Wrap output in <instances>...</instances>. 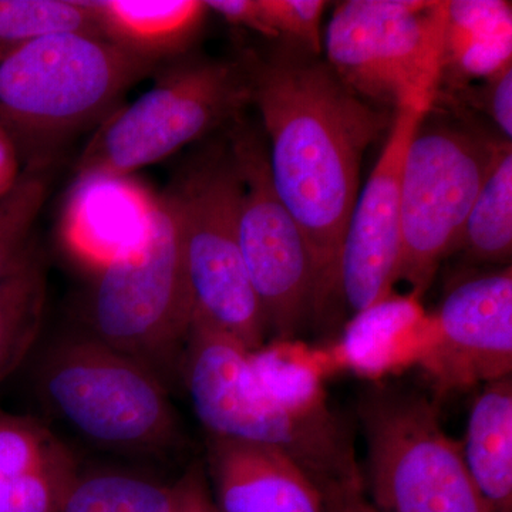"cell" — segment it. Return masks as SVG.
Wrapping results in <instances>:
<instances>
[{
  "label": "cell",
  "mask_w": 512,
  "mask_h": 512,
  "mask_svg": "<svg viewBox=\"0 0 512 512\" xmlns=\"http://www.w3.org/2000/svg\"><path fill=\"white\" fill-rule=\"evenodd\" d=\"M244 67L271 144L272 184L308 244L313 313L322 315L339 296L340 252L363 156L389 127V114L322 63L278 56Z\"/></svg>",
  "instance_id": "6da1fadb"
},
{
  "label": "cell",
  "mask_w": 512,
  "mask_h": 512,
  "mask_svg": "<svg viewBox=\"0 0 512 512\" xmlns=\"http://www.w3.org/2000/svg\"><path fill=\"white\" fill-rule=\"evenodd\" d=\"M180 372L208 436L282 451L326 495L362 488L348 430L332 410L303 413L262 384L251 352L210 323L192 319Z\"/></svg>",
  "instance_id": "7a4b0ae2"
},
{
  "label": "cell",
  "mask_w": 512,
  "mask_h": 512,
  "mask_svg": "<svg viewBox=\"0 0 512 512\" xmlns=\"http://www.w3.org/2000/svg\"><path fill=\"white\" fill-rule=\"evenodd\" d=\"M158 67L104 37L77 33L0 46V128L39 168L46 151L106 120Z\"/></svg>",
  "instance_id": "3957f363"
},
{
  "label": "cell",
  "mask_w": 512,
  "mask_h": 512,
  "mask_svg": "<svg viewBox=\"0 0 512 512\" xmlns=\"http://www.w3.org/2000/svg\"><path fill=\"white\" fill-rule=\"evenodd\" d=\"M33 386L45 412L93 446L161 456L180 441L167 384L82 330L40 350Z\"/></svg>",
  "instance_id": "277c9868"
},
{
  "label": "cell",
  "mask_w": 512,
  "mask_h": 512,
  "mask_svg": "<svg viewBox=\"0 0 512 512\" xmlns=\"http://www.w3.org/2000/svg\"><path fill=\"white\" fill-rule=\"evenodd\" d=\"M192 313L180 222L165 191L143 241L94 274L79 330L144 363L167 384L180 372Z\"/></svg>",
  "instance_id": "5b68a950"
},
{
  "label": "cell",
  "mask_w": 512,
  "mask_h": 512,
  "mask_svg": "<svg viewBox=\"0 0 512 512\" xmlns=\"http://www.w3.org/2000/svg\"><path fill=\"white\" fill-rule=\"evenodd\" d=\"M366 480L380 512H493L464 463L460 441L421 394L369 390L359 403Z\"/></svg>",
  "instance_id": "8992f818"
},
{
  "label": "cell",
  "mask_w": 512,
  "mask_h": 512,
  "mask_svg": "<svg viewBox=\"0 0 512 512\" xmlns=\"http://www.w3.org/2000/svg\"><path fill=\"white\" fill-rule=\"evenodd\" d=\"M447 3H340L326 29L328 66L366 101L430 110L444 70Z\"/></svg>",
  "instance_id": "52a82bcc"
},
{
  "label": "cell",
  "mask_w": 512,
  "mask_h": 512,
  "mask_svg": "<svg viewBox=\"0 0 512 512\" xmlns=\"http://www.w3.org/2000/svg\"><path fill=\"white\" fill-rule=\"evenodd\" d=\"M167 192L180 222L192 319L210 323L249 352L264 348L268 328L239 247L242 184L234 157L204 158Z\"/></svg>",
  "instance_id": "ba28073f"
},
{
  "label": "cell",
  "mask_w": 512,
  "mask_h": 512,
  "mask_svg": "<svg viewBox=\"0 0 512 512\" xmlns=\"http://www.w3.org/2000/svg\"><path fill=\"white\" fill-rule=\"evenodd\" d=\"M251 100L244 64L180 62L101 121L77 163L79 174L131 175L237 116Z\"/></svg>",
  "instance_id": "9c48e42d"
},
{
  "label": "cell",
  "mask_w": 512,
  "mask_h": 512,
  "mask_svg": "<svg viewBox=\"0 0 512 512\" xmlns=\"http://www.w3.org/2000/svg\"><path fill=\"white\" fill-rule=\"evenodd\" d=\"M424 120L407 147L400 183L397 281H406L414 298L429 289L441 261L460 245L500 148L463 128L426 126Z\"/></svg>",
  "instance_id": "30bf717a"
},
{
  "label": "cell",
  "mask_w": 512,
  "mask_h": 512,
  "mask_svg": "<svg viewBox=\"0 0 512 512\" xmlns=\"http://www.w3.org/2000/svg\"><path fill=\"white\" fill-rule=\"evenodd\" d=\"M237 131L231 154L242 184L239 247L268 333L285 342L313 315L311 254L275 192L265 147L251 131Z\"/></svg>",
  "instance_id": "8fae6325"
},
{
  "label": "cell",
  "mask_w": 512,
  "mask_h": 512,
  "mask_svg": "<svg viewBox=\"0 0 512 512\" xmlns=\"http://www.w3.org/2000/svg\"><path fill=\"white\" fill-rule=\"evenodd\" d=\"M421 107H400L372 174L350 214L339 264V296L353 316L392 295L400 259V183L407 147L423 120Z\"/></svg>",
  "instance_id": "7c38bea8"
},
{
  "label": "cell",
  "mask_w": 512,
  "mask_h": 512,
  "mask_svg": "<svg viewBox=\"0 0 512 512\" xmlns=\"http://www.w3.org/2000/svg\"><path fill=\"white\" fill-rule=\"evenodd\" d=\"M433 326L437 339L429 369L440 393L511 376V268L454 286Z\"/></svg>",
  "instance_id": "4fadbf2b"
},
{
  "label": "cell",
  "mask_w": 512,
  "mask_h": 512,
  "mask_svg": "<svg viewBox=\"0 0 512 512\" xmlns=\"http://www.w3.org/2000/svg\"><path fill=\"white\" fill-rule=\"evenodd\" d=\"M156 202L130 175L79 174L60 221L64 247L97 274L143 241Z\"/></svg>",
  "instance_id": "5bb4252c"
},
{
  "label": "cell",
  "mask_w": 512,
  "mask_h": 512,
  "mask_svg": "<svg viewBox=\"0 0 512 512\" xmlns=\"http://www.w3.org/2000/svg\"><path fill=\"white\" fill-rule=\"evenodd\" d=\"M207 464L217 512H328L325 491L274 447L208 436Z\"/></svg>",
  "instance_id": "9a60e30c"
},
{
  "label": "cell",
  "mask_w": 512,
  "mask_h": 512,
  "mask_svg": "<svg viewBox=\"0 0 512 512\" xmlns=\"http://www.w3.org/2000/svg\"><path fill=\"white\" fill-rule=\"evenodd\" d=\"M79 473L45 423L0 410V512H57Z\"/></svg>",
  "instance_id": "2e32d148"
},
{
  "label": "cell",
  "mask_w": 512,
  "mask_h": 512,
  "mask_svg": "<svg viewBox=\"0 0 512 512\" xmlns=\"http://www.w3.org/2000/svg\"><path fill=\"white\" fill-rule=\"evenodd\" d=\"M89 5L104 39L158 66L187 50L207 12L198 0H89Z\"/></svg>",
  "instance_id": "e0dca14e"
},
{
  "label": "cell",
  "mask_w": 512,
  "mask_h": 512,
  "mask_svg": "<svg viewBox=\"0 0 512 512\" xmlns=\"http://www.w3.org/2000/svg\"><path fill=\"white\" fill-rule=\"evenodd\" d=\"M464 463L493 512H512V379L485 384L468 416Z\"/></svg>",
  "instance_id": "ac0fdd59"
},
{
  "label": "cell",
  "mask_w": 512,
  "mask_h": 512,
  "mask_svg": "<svg viewBox=\"0 0 512 512\" xmlns=\"http://www.w3.org/2000/svg\"><path fill=\"white\" fill-rule=\"evenodd\" d=\"M512 10L503 0L447 3L444 67L468 79H493L511 66Z\"/></svg>",
  "instance_id": "d6986e66"
},
{
  "label": "cell",
  "mask_w": 512,
  "mask_h": 512,
  "mask_svg": "<svg viewBox=\"0 0 512 512\" xmlns=\"http://www.w3.org/2000/svg\"><path fill=\"white\" fill-rule=\"evenodd\" d=\"M46 285L45 266L33 247L0 278V384L35 349L45 315Z\"/></svg>",
  "instance_id": "ffe728a7"
},
{
  "label": "cell",
  "mask_w": 512,
  "mask_h": 512,
  "mask_svg": "<svg viewBox=\"0 0 512 512\" xmlns=\"http://www.w3.org/2000/svg\"><path fill=\"white\" fill-rule=\"evenodd\" d=\"M180 483L119 468L82 471L57 512H177Z\"/></svg>",
  "instance_id": "44dd1931"
},
{
  "label": "cell",
  "mask_w": 512,
  "mask_h": 512,
  "mask_svg": "<svg viewBox=\"0 0 512 512\" xmlns=\"http://www.w3.org/2000/svg\"><path fill=\"white\" fill-rule=\"evenodd\" d=\"M474 261L507 264L512 251L511 143L498 148L483 187L471 207L460 245Z\"/></svg>",
  "instance_id": "7402d4cb"
},
{
  "label": "cell",
  "mask_w": 512,
  "mask_h": 512,
  "mask_svg": "<svg viewBox=\"0 0 512 512\" xmlns=\"http://www.w3.org/2000/svg\"><path fill=\"white\" fill-rule=\"evenodd\" d=\"M64 33L103 37L89 2L0 0V46Z\"/></svg>",
  "instance_id": "603a6c76"
},
{
  "label": "cell",
  "mask_w": 512,
  "mask_h": 512,
  "mask_svg": "<svg viewBox=\"0 0 512 512\" xmlns=\"http://www.w3.org/2000/svg\"><path fill=\"white\" fill-rule=\"evenodd\" d=\"M46 192L39 168H29L13 190L0 198V278L28 251L30 231L45 204Z\"/></svg>",
  "instance_id": "cb8c5ba5"
},
{
  "label": "cell",
  "mask_w": 512,
  "mask_h": 512,
  "mask_svg": "<svg viewBox=\"0 0 512 512\" xmlns=\"http://www.w3.org/2000/svg\"><path fill=\"white\" fill-rule=\"evenodd\" d=\"M266 22L275 37L285 36L302 43L318 55L322 49L320 20L326 3L322 0H261Z\"/></svg>",
  "instance_id": "d4e9b609"
},
{
  "label": "cell",
  "mask_w": 512,
  "mask_h": 512,
  "mask_svg": "<svg viewBox=\"0 0 512 512\" xmlns=\"http://www.w3.org/2000/svg\"><path fill=\"white\" fill-rule=\"evenodd\" d=\"M204 5L234 25L245 26L266 37H275L266 22L261 0H208Z\"/></svg>",
  "instance_id": "484cf974"
},
{
  "label": "cell",
  "mask_w": 512,
  "mask_h": 512,
  "mask_svg": "<svg viewBox=\"0 0 512 512\" xmlns=\"http://www.w3.org/2000/svg\"><path fill=\"white\" fill-rule=\"evenodd\" d=\"M488 89V110L494 123L511 143L512 137V66L494 76Z\"/></svg>",
  "instance_id": "4316f807"
},
{
  "label": "cell",
  "mask_w": 512,
  "mask_h": 512,
  "mask_svg": "<svg viewBox=\"0 0 512 512\" xmlns=\"http://www.w3.org/2000/svg\"><path fill=\"white\" fill-rule=\"evenodd\" d=\"M178 483L181 495L177 512H217L201 466L191 467Z\"/></svg>",
  "instance_id": "83f0119b"
},
{
  "label": "cell",
  "mask_w": 512,
  "mask_h": 512,
  "mask_svg": "<svg viewBox=\"0 0 512 512\" xmlns=\"http://www.w3.org/2000/svg\"><path fill=\"white\" fill-rule=\"evenodd\" d=\"M20 158L15 141L0 128V198L12 191L22 177Z\"/></svg>",
  "instance_id": "f1b7e54d"
},
{
  "label": "cell",
  "mask_w": 512,
  "mask_h": 512,
  "mask_svg": "<svg viewBox=\"0 0 512 512\" xmlns=\"http://www.w3.org/2000/svg\"><path fill=\"white\" fill-rule=\"evenodd\" d=\"M362 493V488L345 491V493L330 495L328 512H355V498Z\"/></svg>",
  "instance_id": "f546056e"
},
{
  "label": "cell",
  "mask_w": 512,
  "mask_h": 512,
  "mask_svg": "<svg viewBox=\"0 0 512 512\" xmlns=\"http://www.w3.org/2000/svg\"><path fill=\"white\" fill-rule=\"evenodd\" d=\"M353 510L355 512H380L377 508L373 507L372 504L367 503L365 498L362 497V493L357 495L355 498V504H353Z\"/></svg>",
  "instance_id": "4dcf8cb0"
}]
</instances>
